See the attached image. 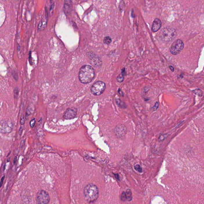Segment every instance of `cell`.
<instances>
[{"mask_svg":"<svg viewBox=\"0 0 204 204\" xmlns=\"http://www.w3.org/2000/svg\"><path fill=\"white\" fill-rule=\"evenodd\" d=\"M5 176H3V177H2V179H1V187L2 185H3V180H4V179H5Z\"/></svg>","mask_w":204,"mask_h":204,"instance_id":"obj_24","label":"cell"},{"mask_svg":"<svg viewBox=\"0 0 204 204\" xmlns=\"http://www.w3.org/2000/svg\"><path fill=\"white\" fill-rule=\"evenodd\" d=\"M115 175V177H116V178H117V179H119V177H118V175L117 174H116Z\"/></svg>","mask_w":204,"mask_h":204,"instance_id":"obj_28","label":"cell"},{"mask_svg":"<svg viewBox=\"0 0 204 204\" xmlns=\"http://www.w3.org/2000/svg\"><path fill=\"white\" fill-rule=\"evenodd\" d=\"M116 102L117 105H118L119 107L121 108H125V104L123 103V102L121 101V100H120V99L117 98V99H116Z\"/></svg>","mask_w":204,"mask_h":204,"instance_id":"obj_14","label":"cell"},{"mask_svg":"<svg viewBox=\"0 0 204 204\" xmlns=\"http://www.w3.org/2000/svg\"><path fill=\"white\" fill-rule=\"evenodd\" d=\"M48 15L46 11V15L41 19L38 26V30L41 31L44 30L47 25Z\"/></svg>","mask_w":204,"mask_h":204,"instance_id":"obj_9","label":"cell"},{"mask_svg":"<svg viewBox=\"0 0 204 204\" xmlns=\"http://www.w3.org/2000/svg\"><path fill=\"white\" fill-rule=\"evenodd\" d=\"M52 1H53V0H50L51 2H52Z\"/></svg>","mask_w":204,"mask_h":204,"instance_id":"obj_30","label":"cell"},{"mask_svg":"<svg viewBox=\"0 0 204 204\" xmlns=\"http://www.w3.org/2000/svg\"><path fill=\"white\" fill-rule=\"evenodd\" d=\"M116 136L119 138L124 137L127 132V129L123 125L120 124L116 126L114 130Z\"/></svg>","mask_w":204,"mask_h":204,"instance_id":"obj_7","label":"cell"},{"mask_svg":"<svg viewBox=\"0 0 204 204\" xmlns=\"http://www.w3.org/2000/svg\"><path fill=\"white\" fill-rule=\"evenodd\" d=\"M34 111V109H33V107H32V106H28L27 109L26 117L27 118V117H28V116L29 115H30L31 114H32V113Z\"/></svg>","mask_w":204,"mask_h":204,"instance_id":"obj_15","label":"cell"},{"mask_svg":"<svg viewBox=\"0 0 204 204\" xmlns=\"http://www.w3.org/2000/svg\"><path fill=\"white\" fill-rule=\"evenodd\" d=\"M95 75V70L93 67L89 65H84L80 68L79 79L83 84H88L93 80Z\"/></svg>","mask_w":204,"mask_h":204,"instance_id":"obj_1","label":"cell"},{"mask_svg":"<svg viewBox=\"0 0 204 204\" xmlns=\"http://www.w3.org/2000/svg\"><path fill=\"white\" fill-rule=\"evenodd\" d=\"M22 130H23V129H22V128L21 127L20 128V129H19V135H21V134H22Z\"/></svg>","mask_w":204,"mask_h":204,"instance_id":"obj_26","label":"cell"},{"mask_svg":"<svg viewBox=\"0 0 204 204\" xmlns=\"http://www.w3.org/2000/svg\"><path fill=\"white\" fill-rule=\"evenodd\" d=\"M54 5H54V3H53V4H52V5H51L50 8V11L52 10L53 9L54 7Z\"/></svg>","mask_w":204,"mask_h":204,"instance_id":"obj_25","label":"cell"},{"mask_svg":"<svg viewBox=\"0 0 204 204\" xmlns=\"http://www.w3.org/2000/svg\"><path fill=\"white\" fill-rule=\"evenodd\" d=\"M134 169L136 171H138V172L141 173L142 169V168L140 166V165L139 164H136L135 166H134Z\"/></svg>","mask_w":204,"mask_h":204,"instance_id":"obj_18","label":"cell"},{"mask_svg":"<svg viewBox=\"0 0 204 204\" xmlns=\"http://www.w3.org/2000/svg\"><path fill=\"white\" fill-rule=\"evenodd\" d=\"M112 41L111 38L109 36L105 37L104 39L103 42L104 44L109 45L111 43Z\"/></svg>","mask_w":204,"mask_h":204,"instance_id":"obj_16","label":"cell"},{"mask_svg":"<svg viewBox=\"0 0 204 204\" xmlns=\"http://www.w3.org/2000/svg\"><path fill=\"white\" fill-rule=\"evenodd\" d=\"M20 122H21V125H24V124H25V120H24V116H23V115L21 116Z\"/></svg>","mask_w":204,"mask_h":204,"instance_id":"obj_21","label":"cell"},{"mask_svg":"<svg viewBox=\"0 0 204 204\" xmlns=\"http://www.w3.org/2000/svg\"><path fill=\"white\" fill-rule=\"evenodd\" d=\"M123 70V71H122L121 74L119 75V76H118L117 77V78H116L117 81H118V82H120V83H121V82H123L124 80V73H125L124 68Z\"/></svg>","mask_w":204,"mask_h":204,"instance_id":"obj_13","label":"cell"},{"mask_svg":"<svg viewBox=\"0 0 204 204\" xmlns=\"http://www.w3.org/2000/svg\"><path fill=\"white\" fill-rule=\"evenodd\" d=\"M193 92L195 93V94L198 95V96L201 97L203 95V92L199 89H196L195 90L193 91Z\"/></svg>","mask_w":204,"mask_h":204,"instance_id":"obj_17","label":"cell"},{"mask_svg":"<svg viewBox=\"0 0 204 204\" xmlns=\"http://www.w3.org/2000/svg\"><path fill=\"white\" fill-rule=\"evenodd\" d=\"M50 201L48 193L43 190H40L36 195V202L38 204H48Z\"/></svg>","mask_w":204,"mask_h":204,"instance_id":"obj_6","label":"cell"},{"mask_svg":"<svg viewBox=\"0 0 204 204\" xmlns=\"http://www.w3.org/2000/svg\"><path fill=\"white\" fill-rule=\"evenodd\" d=\"M177 35L176 30L172 28H165L162 30L160 33V38L162 41L165 42H169L172 41Z\"/></svg>","mask_w":204,"mask_h":204,"instance_id":"obj_3","label":"cell"},{"mask_svg":"<svg viewBox=\"0 0 204 204\" xmlns=\"http://www.w3.org/2000/svg\"><path fill=\"white\" fill-rule=\"evenodd\" d=\"M105 83L102 81H98L94 83L91 88V91L93 95L99 96L102 94L105 90Z\"/></svg>","mask_w":204,"mask_h":204,"instance_id":"obj_4","label":"cell"},{"mask_svg":"<svg viewBox=\"0 0 204 204\" xmlns=\"http://www.w3.org/2000/svg\"><path fill=\"white\" fill-rule=\"evenodd\" d=\"M118 94H119V95H120V96H124L123 93V92L122 91L121 89H118Z\"/></svg>","mask_w":204,"mask_h":204,"instance_id":"obj_23","label":"cell"},{"mask_svg":"<svg viewBox=\"0 0 204 204\" xmlns=\"http://www.w3.org/2000/svg\"><path fill=\"white\" fill-rule=\"evenodd\" d=\"M77 109L75 108L72 107L68 108L64 113L63 117L65 119L70 120L73 119L76 116Z\"/></svg>","mask_w":204,"mask_h":204,"instance_id":"obj_8","label":"cell"},{"mask_svg":"<svg viewBox=\"0 0 204 204\" xmlns=\"http://www.w3.org/2000/svg\"><path fill=\"white\" fill-rule=\"evenodd\" d=\"M35 123H36V120H35V118H33L31 120L30 122V124L32 128H33L35 126Z\"/></svg>","mask_w":204,"mask_h":204,"instance_id":"obj_20","label":"cell"},{"mask_svg":"<svg viewBox=\"0 0 204 204\" xmlns=\"http://www.w3.org/2000/svg\"><path fill=\"white\" fill-rule=\"evenodd\" d=\"M126 198L127 201H130L132 199V192L131 190L128 189L125 192Z\"/></svg>","mask_w":204,"mask_h":204,"instance_id":"obj_12","label":"cell"},{"mask_svg":"<svg viewBox=\"0 0 204 204\" xmlns=\"http://www.w3.org/2000/svg\"><path fill=\"white\" fill-rule=\"evenodd\" d=\"M158 102H156L155 105L154 106L153 108L154 111H156L158 109Z\"/></svg>","mask_w":204,"mask_h":204,"instance_id":"obj_22","label":"cell"},{"mask_svg":"<svg viewBox=\"0 0 204 204\" xmlns=\"http://www.w3.org/2000/svg\"><path fill=\"white\" fill-rule=\"evenodd\" d=\"M98 187L93 184H89L84 188L83 194L85 199L89 203L95 201L99 196Z\"/></svg>","mask_w":204,"mask_h":204,"instance_id":"obj_2","label":"cell"},{"mask_svg":"<svg viewBox=\"0 0 204 204\" xmlns=\"http://www.w3.org/2000/svg\"><path fill=\"white\" fill-rule=\"evenodd\" d=\"M121 199L122 201L124 202L127 201V198H126V196L125 192H123L122 193Z\"/></svg>","mask_w":204,"mask_h":204,"instance_id":"obj_19","label":"cell"},{"mask_svg":"<svg viewBox=\"0 0 204 204\" xmlns=\"http://www.w3.org/2000/svg\"><path fill=\"white\" fill-rule=\"evenodd\" d=\"M162 26V22L159 19H156L153 23L151 30L153 32H156L160 30Z\"/></svg>","mask_w":204,"mask_h":204,"instance_id":"obj_11","label":"cell"},{"mask_svg":"<svg viewBox=\"0 0 204 204\" xmlns=\"http://www.w3.org/2000/svg\"><path fill=\"white\" fill-rule=\"evenodd\" d=\"M72 7V2L71 0H65L64 11L66 15H69L71 12Z\"/></svg>","mask_w":204,"mask_h":204,"instance_id":"obj_10","label":"cell"},{"mask_svg":"<svg viewBox=\"0 0 204 204\" xmlns=\"http://www.w3.org/2000/svg\"><path fill=\"white\" fill-rule=\"evenodd\" d=\"M17 161V157H15V160H14V163L15 164L16 163V162L15 161Z\"/></svg>","mask_w":204,"mask_h":204,"instance_id":"obj_29","label":"cell"},{"mask_svg":"<svg viewBox=\"0 0 204 204\" xmlns=\"http://www.w3.org/2000/svg\"><path fill=\"white\" fill-rule=\"evenodd\" d=\"M169 69H170V70H171L172 71H173V72L174 71V68H173L172 66H169Z\"/></svg>","mask_w":204,"mask_h":204,"instance_id":"obj_27","label":"cell"},{"mask_svg":"<svg viewBox=\"0 0 204 204\" xmlns=\"http://www.w3.org/2000/svg\"><path fill=\"white\" fill-rule=\"evenodd\" d=\"M184 46V45L182 40L180 39H177L173 43L170 52L173 55H178L183 50Z\"/></svg>","mask_w":204,"mask_h":204,"instance_id":"obj_5","label":"cell"}]
</instances>
